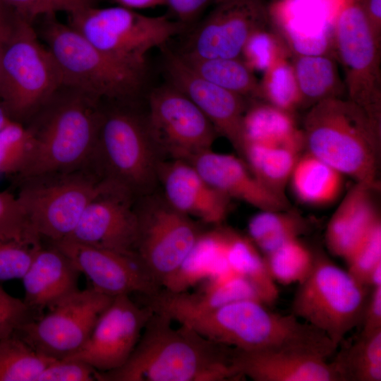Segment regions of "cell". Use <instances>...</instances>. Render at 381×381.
Masks as SVG:
<instances>
[{"label":"cell","mask_w":381,"mask_h":381,"mask_svg":"<svg viewBox=\"0 0 381 381\" xmlns=\"http://www.w3.org/2000/svg\"><path fill=\"white\" fill-rule=\"evenodd\" d=\"M155 313L127 361L97 371V381H224L239 378L231 365L232 348L212 341Z\"/></svg>","instance_id":"6da1fadb"},{"label":"cell","mask_w":381,"mask_h":381,"mask_svg":"<svg viewBox=\"0 0 381 381\" xmlns=\"http://www.w3.org/2000/svg\"><path fill=\"white\" fill-rule=\"evenodd\" d=\"M99 102L61 87L30 119L31 150L20 179L75 171L95 163L103 114Z\"/></svg>","instance_id":"7a4b0ae2"},{"label":"cell","mask_w":381,"mask_h":381,"mask_svg":"<svg viewBox=\"0 0 381 381\" xmlns=\"http://www.w3.org/2000/svg\"><path fill=\"white\" fill-rule=\"evenodd\" d=\"M304 147L356 183L378 186L381 121L348 98H329L310 107Z\"/></svg>","instance_id":"3957f363"},{"label":"cell","mask_w":381,"mask_h":381,"mask_svg":"<svg viewBox=\"0 0 381 381\" xmlns=\"http://www.w3.org/2000/svg\"><path fill=\"white\" fill-rule=\"evenodd\" d=\"M45 18L40 32L59 71L62 87L99 101H128L140 93L145 71L107 55L54 16Z\"/></svg>","instance_id":"277c9868"},{"label":"cell","mask_w":381,"mask_h":381,"mask_svg":"<svg viewBox=\"0 0 381 381\" xmlns=\"http://www.w3.org/2000/svg\"><path fill=\"white\" fill-rule=\"evenodd\" d=\"M162 161L145 115L128 108L103 110L95 159L102 177L138 198L159 185Z\"/></svg>","instance_id":"5b68a950"},{"label":"cell","mask_w":381,"mask_h":381,"mask_svg":"<svg viewBox=\"0 0 381 381\" xmlns=\"http://www.w3.org/2000/svg\"><path fill=\"white\" fill-rule=\"evenodd\" d=\"M62 87L56 63L32 23L16 13L0 63V100L11 118L31 119Z\"/></svg>","instance_id":"8992f818"},{"label":"cell","mask_w":381,"mask_h":381,"mask_svg":"<svg viewBox=\"0 0 381 381\" xmlns=\"http://www.w3.org/2000/svg\"><path fill=\"white\" fill-rule=\"evenodd\" d=\"M68 25L107 55L145 71L146 56L187 28L168 16H149L122 6L86 7L69 14Z\"/></svg>","instance_id":"52a82bcc"},{"label":"cell","mask_w":381,"mask_h":381,"mask_svg":"<svg viewBox=\"0 0 381 381\" xmlns=\"http://www.w3.org/2000/svg\"><path fill=\"white\" fill-rule=\"evenodd\" d=\"M366 288L325 254L314 253L313 268L294 297L292 314L325 334L337 349L362 320Z\"/></svg>","instance_id":"ba28073f"},{"label":"cell","mask_w":381,"mask_h":381,"mask_svg":"<svg viewBox=\"0 0 381 381\" xmlns=\"http://www.w3.org/2000/svg\"><path fill=\"white\" fill-rule=\"evenodd\" d=\"M113 184L83 169L23 180L16 198L31 228L55 243L72 233L88 204Z\"/></svg>","instance_id":"9c48e42d"},{"label":"cell","mask_w":381,"mask_h":381,"mask_svg":"<svg viewBox=\"0 0 381 381\" xmlns=\"http://www.w3.org/2000/svg\"><path fill=\"white\" fill-rule=\"evenodd\" d=\"M334 30V57L344 71L347 98L381 121V40L375 35L360 0H344Z\"/></svg>","instance_id":"30bf717a"},{"label":"cell","mask_w":381,"mask_h":381,"mask_svg":"<svg viewBox=\"0 0 381 381\" xmlns=\"http://www.w3.org/2000/svg\"><path fill=\"white\" fill-rule=\"evenodd\" d=\"M138 234L135 253L161 284L190 254L204 233L191 217L174 209L154 192L135 204Z\"/></svg>","instance_id":"8fae6325"},{"label":"cell","mask_w":381,"mask_h":381,"mask_svg":"<svg viewBox=\"0 0 381 381\" xmlns=\"http://www.w3.org/2000/svg\"><path fill=\"white\" fill-rule=\"evenodd\" d=\"M145 118L162 160L189 161L212 149L218 134L198 107L167 83L150 92Z\"/></svg>","instance_id":"7c38bea8"},{"label":"cell","mask_w":381,"mask_h":381,"mask_svg":"<svg viewBox=\"0 0 381 381\" xmlns=\"http://www.w3.org/2000/svg\"><path fill=\"white\" fill-rule=\"evenodd\" d=\"M113 298L92 287L78 289L49 308L45 315L25 324L15 334L47 357L66 358L85 344Z\"/></svg>","instance_id":"4fadbf2b"},{"label":"cell","mask_w":381,"mask_h":381,"mask_svg":"<svg viewBox=\"0 0 381 381\" xmlns=\"http://www.w3.org/2000/svg\"><path fill=\"white\" fill-rule=\"evenodd\" d=\"M270 24L264 0H222L194 28L179 53L198 59L241 58L250 36Z\"/></svg>","instance_id":"5bb4252c"},{"label":"cell","mask_w":381,"mask_h":381,"mask_svg":"<svg viewBox=\"0 0 381 381\" xmlns=\"http://www.w3.org/2000/svg\"><path fill=\"white\" fill-rule=\"evenodd\" d=\"M153 313L147 305H137L130 295L114 297L85 344L66 358L83 361L98 372L121 367L131 356Z\"/></svg>","instance_id":"9a60e30c"},{"label":"cell","mask_w":381,"mask_h":381,"mask_svg":"<svg viewBox=\"0 0 381 381\" xmlns=\"http://www.w3.org/2000/svg\"><path fill=\"white\" fill-rule=\"evenodd\" d=\"M167 83L173 86L203 113L218 134L225 137L241 155L246 98L220 87L194 72L178 52L161 47Z\"/></svg>","instance_id":"2e32d148"},{"label":"cell","mask_w":381,"mask_h":381,"mask_svg":"<svg viewBox=\"0 0 381 381\" xmlns=\"http://www.w3.org/2000/svg\"><path fill=\"white\" fill-rule=\"evenodd\" d=\"M134 199L128 191L111 185L88 204L64 240L137 255L138 222Z\"/></svg>","instance_id":"e0dca14e"},{"label":"cell","mask_w":381,"mask_h":381,"mask_svg":"<svg viewBox=\"0 0 381 381\" xmlns=\"http://www.w3.org/2000/svg\"><path fill=\"white\" fill-rule=\"evenodd\" d=\"M74 263L96 291L115 297L133 293L150 296L162 288L138 255L77 243H52Z\"/></svg>","instance_id":"ac0fdd59"},{"label":"cell","mask_w":381,"mask_h":381,"mask_svg":"<svg viewBox=\"0 0 381 381\" xmlns=\"http://www.w3.org/2000/svg\"><path fill=\"white\" fill-rule=\"evenodd\" d=\"M158 183L174 209L202 223L219 226L229 213L231 200L209 185L188 161L162 160Z\"/></svg>","instance_id":"d6986e66"},{"label":"cell","mask_w":381,"mask_h":381,"mask_svg":"<svg viewBox=\"0 0 381 381\" xmlns=\"http://www.w3.org/2000/svg\"><path fill=\"white\" fill-rule=\"evenodd\" d=\"M231 365L239 377L254 381H339L328 358L310 351L232 348Z\"/></svg>","instance_id":"ffe728a7"},{"label":"cell","mask_w":381,"mask_h":381,"mask_svg":"<svg viewBox=\"0 0 381 381\" xmlns=\"http://www.w3.org/2000/svg\"><path fill=\"white\" fill-rule=\"evenodd\" d=\"M188 162L209 185L231 200L244 202L260 210L290 209L287 199L265 186L242 158L210 149Z\"/></svg>","instance_id":"44dd1931"},{"label":"cell","mask_w":381,"mask_h":381,"mask_svg":"<svg viewBox=\"0 0 381 381\" xmlns=\"http://www.w3.org/2000/svg\"><path fill=\"white\" fill-rule=\"evenodd\" d=\"M378 186L356 183L331 216L325 231L329 252L346 260L380 220L373 198Z\"/></svg>","instance_id":"7402d4cb"},{"label":"cell","mask_w":381,"mask_h":381,"mask_svg":"<svg viewBox=\"0 0 381 381\" xmlns=\"http://www.w3.org/2000/svg\"><path fill=\"white\" fill-rule=\"evenodd\" d=\"M80 274L60 249L54 245L42 246L21 279L23 300L32 311L49 309L79 289Z\"/></svg>","instance_id":"603a6c76"},{"label":"cell","mask_w":381,"mask_h":381,"mask_svg":"<svg viewBox=\"0 0 381 381\" xmlns=\"http://www.w3.org/2000/svg\"><path fill=\"white\" fill-rule=\"evenodd\" d=\"M226 230L227 228L218 227L204 231L180 266L163 280L162 289L174 293L183 292L202 280L234 273L227 260Z\"/></svg>","instance_id":"cb8c5ba5"},{"label":"cell","mask_w":381,"mask_h":381,"mask_svg":"<svg viewBox=\"0 0 381 381\" xmlns=\"http://www.w3.org/2000/svg\"><path fill=\"white\" fill-rule=\"evenodd\" d=\"M243 138V147L246 144L282 146L301 152L305 148L303 132L297 127L294 114L265 102L247 107Z\"/></svg>","instance_id":"d4e9b609"},{"label":"cell","mask_w":381,"mask_h":381,"mask_svg":"<svg viewBox=\"0 0 381 381\" xmlns=\"http://www.w3.org/2000/svg\"><path fill=\"white\" fill-rule=\"evenodd\" d=\"M343 176L336 169L306 151L298 158L289 182L301 202L324 207L335 202L341 195Z\"/></svg>","instance_id":"484cf974"},{"label":"cell","mask_w":381,"mask_h":381,"mask_svg":"<svg viewBox=\"0 0 381 381\" xmlns=\"http://www.w3.org/2000/svg\"><path fill=\"white\" fill-rule=\"evenodd\" d=\"M291 56L301 107H310L329 98L343 97L346 88L334 57L322 54Z\"/></svg>","instance_id":"4316f807"},{"label":"cell","mask_w":381,"mask_h":381,"mask_svg":"<svg viewBox=\"0 0 381 381\" xmlns=\"http://www.w3.org/2000/svg\"><path fill=\"white\" fill-rule=\"evenodd\" d=\"M227 260L231 269L245 278L255 289L265 305L274 303L279 296L264 255L249 237L228 229Z\"/></svg>","instance_id":"83f0119b"},{"label":"cell","mask_w":381,"mask_h":381,"mask_svg":"<svg viewBox=\"0 0 381 381\" xmlns=\"http://www.w3.org/2000/svg\"><path fill=\"white\" fill-rule=\"evenodd\" d=\"M301 152L274 145L246 144L241 156L255 176L276 194L286 198L284 188Z\"/></svg>","instance_id":"f1b7e54d"},{"label":"cell","mask_w":381,"mask_h":381,"mask_svg":"<svg viewBox=\"0 0 381 381\" xmlns=\"http://www.w3.org/2000/svg\"><path fill=\"white\" fill-rule=\"evenodd\" d=\"M178 54L197 74L246 99H260V82L241 58L198 59Z\"/></svg>","instance_id":"f546056e"},{"label":"cell","mask_w":381,"mask_h":381,"mask_svg":"<svg viewBox=\"0 0 381 381\" xmlns=\"http://www.w3.org/2000/svg\"><path fill=\"white\" fill-rule=\"evenodd\" d=\"M339 381L381 380V329L361 334L331 362Z\"/></svg>","instance_id":"4dcf8cb0"},{"label":"cell","mask_w":381,"mask_h":381,"mask_svg":"<svg viewBox=\"0 0 381 381\" xmlns=\"http://www.w3.org/2000/svg\"><path fill=\"white\" fill-rule=\"evenodd\" d=\"M307 229L306 219L291 209L260 210L248 222V237L265 255L289 241L299 238Z\"/></svg>","instance_id":"1f68e13d"},{"label":"cell","mask_w":381,"mask_h":381,"mask_svg":"<svg viewBox=\"0 0 381 381\" xmlns=\"http://www.w3.org/2000/svg\"><path fill=\"white\" fill-rule=\"evenodd\" d=\"M54 359L47 357L16 334L0 340V381H36Z\"/></svg>","instance_id":"d6a6232c"},{"label":"cell","mask_w":381,"mask_h":381,"mask_svg":"<svg viewBox=\"0 0 381 381\" xmlns=\"http://www.w3.org/2000/svg\"><path fill=\"white\" fill-rule=\"evenodd\" d=\"M264 258L273 280L285 285L302 282L314 263V253L299 238L286 242Z\"/></svg>","instance_id":"836d02e7"},{"label":"cell","mask_w":381,"mask_h":381,"mask_svg":"<svg viewBox=\"0 0 381 381\" xmlns=\"http://www.w3.org/2000/svg\"><path fill=\"white\" fill-rule=\"evenodd\" d=\"M260 99L287 112L301 107V99L291 62L282 58L263 72Z\"/></svg>","instance_id":"e575fe53"},{"label":"cell","mask_w":381,"mask_h":381,"mask_svg":"<svg viewBox=\"0 0 381 381\" xmlns=\"http://www.w3.org/2000/svg\"><path fill=\"white\" fill-rule=\"evenodd\" d=\"M35 232L19 236H0V282L22 279L42 246Z\"/></svg>","instance_id":"d590c367"},{"label":"cell","mask_w":381,"mask_h":381,"mask_svg":"<svg viewBox=\"0 0 381 381\" xmlns=\"http://www.w3.org/2000/svg\"><path fill=\"white\" fill-rule=\"evenodd\" d=\"M291 52L272 24L254 32L246 42L241 59L253 72L262 73L282 58H289Z\"/></svg>","instance_id":"8d00e7d4"},{"label":"cell","mask_w":381,"mask_h":381,"mask_svg":"<svg viewBox=\"0 0 381 381\" xmlns=\"http://www.w3.org/2000/svg\"><path fill=\"white\" fill-rule=\"evenodd\" d=\"M32 138L28 126L12 121L0 131V174L19 175L31 150Z\"/></svg>","instance_id":"74e56055"},{"label":"cell","mask_w":381,"mask_h":381,"mask_svg":"<svg viewBox=\"0 0 381 381\" xmlns=\"http://www.w3.org/2000/svg\"><path fill=\"white\" fill-rule=\"evenodd\" d=\"M345 260L349 273L359 283L368 286L370 272L381 262V221L372 228Z\"/></svg>","instance_id":"f35d334b"},{"label":"cell","mask_w":381,"mask_h":381,"mask_svg":"<svg viewBox=\"0 0 381 381\" xmlns=\"http://www.w3.org/2000/svg\"><path fill=\"white\" fill-rule=\"evenodd\" d=\"M23 18L32 23L40 16H54L57 12L71 14L88 6L95 0H0Z\"/></svg>","instance_id":"ab89813d"},{"label":"cell","mask_w":381,"mask_h":381,"mask_svg":"<svg viewBox=\"0 0 381 381\" xmlns=\"http://www.w3.org/2000/svg\"><path fill=\"white\" fill-rule=\"evenodd\" d=\"M33 312L24 300L10 295L0 285V340L15 334L34 320Z\"/></svg>","instance_id":"60d3db41"},{"label":"cell","mask_w":381,"mask_h":381,"mask_svg":"<svg viewBox=\"0 0 381 381\" xmlns=\"http://www.w3.org/2000/svg\"><path fill=\"white\" fill-rule=\"evenodd\" d=\"M96 373L91 365L77 359H54L36 381H95Z\"/></svg>","instance_id":"b9f144b4"},{"label":"cell","mask_w":381,"mask_h":381,"mask_svg":"<svg viewBox=\"0 0 381 381\" xmlns=\"http://www.w3.org/2000/svg\"><path fill=\"white\" fill-rule=\"evenodd\" d=\"M35 232L28 224L16 195L0 191V236H19Z\"/></svg>","instance_id":"7bdbcfd3"},{"label":"cell","mask_w":381,"mask_h":381,"mask_svg":"<svg viewBox=\"0 0 381 381\" xmlns=\"http://www.w3.org/2000/svg\"><path fill=\"white\" fill-rule=\"evenodd\" d=\"M222 0H165L170 13L186 28L194 24L201 13L208 7Z\"/></svg>","instance_id":"ee69618b"},{"label":"cell","mask_w":381,"mask_h":381,"mask_svg":"<svg viewBox=\"0 0 381 381\" xmlns=\"http://www.w3.org/2000/svg\"><path fill=\"white\" fill-rule=\"evenodd\" d=\"M362 334H370L381 329V286L373 287L363 310Z\"/></svg>","instance_id":"f6af8a7d"},{"label":"cell","mask_w":381,"mask_h":381,"mask_svg":"<svg viewBox=\"0 0 381 381\" xmlns=\"http://www.w3.org/2000/svg\"><path fill=\"white\" fill-rule=\"evenodd\" d=\"M16 18V13L0 1V63Z\"/></svg>","instance_id":"bcb514c9"},{"label":"cell","mask_w":381,"mask_h":381,"mask_svg":"<svg viewBox=\"0 0 381 381\" xmlns=\"http://www.w3.org/2000/svg\"><path fill=\"white\" fill-rule=\"evenodd\" d=\"M360 2L375 35L381 40V0H360Z\"/></svg>","instance_id":"7dc6e473"},{"label":"cell","mask_w":381,"mask_h":381,"mask_svg":"<svg viewBox=\"0 0 381 381\" xmlns=\"http://www.w3.org/2000/svg\"><path fill=\"white\" fill-rule=\"evenodd\" d=\"M119 6L131 9H143L165 5V0H115Z\"/></svg>","instance_id":"c3c4849f"},{"label":"cell","mask_w":381,"mask_h":381,"mask_svg":"<svg viewBox=\"0 0 381 381\" xmlns=\"http://www.w3.org/2000/svg\"><path fill=\"white\" fill-rule=\"evenodd\" d=\"M12 121H13V119L0 100V131Z\"/></svg>","instance_id":"681fc988"},{"label":"cell","mask_w":381,"mask_h":381,"mask_svg":"<svg viewBox=\"0 0 381 381\" xmlns=\"http://www.w3.org/2000/svg\"><path fill=\"white\" fill-rule=\"evenodd\" d=\"M275 1H277V0H275Z\"/></svg>","instance_id":"f907efd6"}]
</instances>
